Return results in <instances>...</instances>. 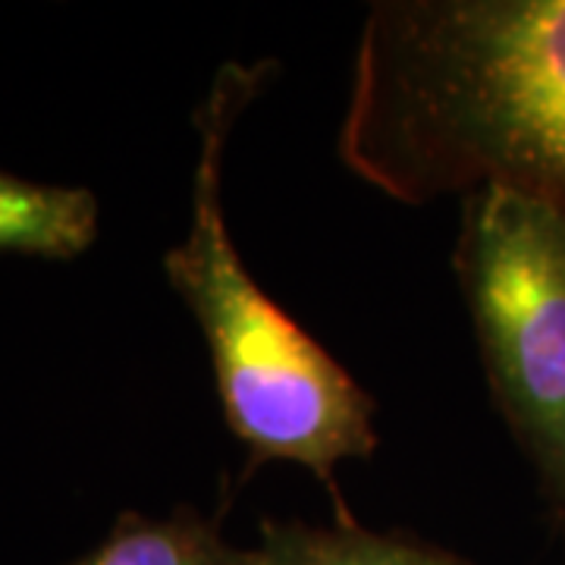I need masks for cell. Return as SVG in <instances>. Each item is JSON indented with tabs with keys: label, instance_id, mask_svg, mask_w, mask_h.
I'll use <instances>...</instances> for the list:
<instances>
[{
	"label": "cell",
	"instance_id": "277c9868",
	"mask_svg": "<svg viewBox=\"0 0 565 565\" xmlns=\"http://www.w3.org/2000/svg\"><path fill=\"white\" fill-rule=\"evenodd\" d=\"M98 239V199L82 185H44L0 170V252L76 258Z\"/></svg>",
	"mask_w": 565,
	"mask_h": 565
},
{
	"label": "cell",
	"instance_id": "7a4b0ae2",
	"mask_svg": "<svg viewBox=\"0 0 565 565\" xmlns=\"http://www.w3.org/2000/svg\"><path fill=\"white\" fill-rule=\"evenodd\" d=\"M270 70V63L230 61L211 82L195 114L192 223L185 239L163 255V270L202 327L223 418L252 465L270 459L302 465L330 487L340 522H349L337 493V465L367 459L377 449L374 403L255 282L223 214L230 132Z\"/></svg>",
	"mask_w": 565,
	"mask_h": 565
},
{
	"label": "cell",
	"instance_id": "5b68a950",
	"mask_svg": "<svg viewBox=\"0 0 565 565\" xmlns=\"http://www.w3.org/2000/svg\"><path fill=\"white\" fill-rule=\"evenodd\" d=\"M73 565H267L262 546H233L192 509L167 519L126 512L88 556Z\"/></svg>",
	"mask_w": 565,
	"mask_h": 565
},
{
	"label": "cell",
	"instance_id": "6da1fadb",
	"mask_svg": "<svg viewBox=\"0 0 565 565\" xmlns=\"http://www.w3.org/2000/svg\"><path fill=\"white\" fill-rule=\"evenodd\" d=\"M340 161L403 204L503 189L565 217V0H384Z\"/></svg>",
	"mask_w": 565,
	"mask_h": 565
},
{
	"label": "cell",
	"instance_id": "3957f363",
	"mask_svg": "<svg viewBox=\"0 0 565 565\" xmlns=\"http://www.w3.org/2000/svg\"><path fill=\"white\" fill-rule=\"evenodd\" d=\"M452 270L497 408L565 527V217L503 189L465 195Z\"/></svg>",
	"mask_w": 565,
	"mask_h": 565
},
{
	"label": "cell",
	"instance_id": "8992f818",
	"mask_svg": "<svg viewBox=\"0 0 565 565\" xmlns=\"http://www.w3.org/2000/svg\"><path fill=\"white\" fill-rule=\"evenodd\" d=\"M258 546L267 565H468L440 546L403 534H374L355 522L330 527L264 522Z\"/></svg>",
	"mask_w": 565,
	"mask_h": 565
}]
</instances>
